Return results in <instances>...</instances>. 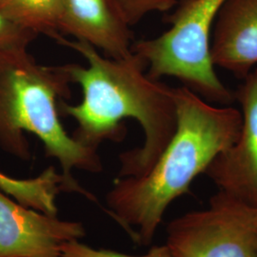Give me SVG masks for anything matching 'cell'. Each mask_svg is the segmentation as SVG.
<instances>
[{"label": "cell", "instance_id": "6da1fadb", "mask_svg": "<svg viewBox=\"0 0 257 257\" xmlns=\"http://www.w3.org/2000/svg\"><path fill=\"white\" fill-rule=\"evenodd\" d=\"M55 41L80 54L88 65H64L71 82L82 88L79 104L59 102L62 113L77 123L74 139L97 149L104 140L120 141L125 138L122 120H137L144 133V143L120 155L117 177L145 175L175 135V88L152 78L145 61L133 51L128 56L115 59L102 56L85 41L68 40L63 36Z\"/></svg>", "mask_w": 257, "mask_h": 257}, {"label": "cell", "instance_id": "7a4b0ae2", "mask_svg": "<svg viewBox=\"0 0 257 257\" xmlns=\"http://www.w3.org/2000/svg\"><path fill=\"white\" fill-rule=\"evenodd\" d=\"M175 93L176 130L165 150L145 175L117 178L106 195L112 218L141 246L152 243L168 207L236 141L242 125L236 108L206 101L185 86Z\"/></svg>", "mask_w": 257, "mask_h": 257}, {"label": "cell", "instance_id": "3957f363", "mask_svg": "<svg viewBox=\"0 0 257 257\" xmlns=\"http://www.w3.org/2000/svg\"><path fill=\"white\" fill-rule=\"evenodd\" d=\"M70 76L62 66L39 64L25 50L0 52V146L11 155L28 160L30 147L24 132L41 140L48 157L62 169L67 193H78L95 201L72 175L74 169L100 173L96 149L86 146L63 128L58 98L69 97Z\"/></svg>", "mask_w": 257, "mask_h": 257}, {"label": "cell", "instance_id": "277c9868", "mask_svg": "<svg viewBox=\"0 0 257 257\" xmlns=\"http://www.w3.org/2000/svg\"><path fill=\"white\" fill-rule=\"evenodd\" d=\"M227 0H189L168 19L159 37L134 42L132 51L147 65L155 79L175 77L206 101L227 106L234 94L221 81L211 58L212 29Z\"/></svg>", "mask_w": 257, "mask_h": 257}, {"label": "cell", "instance_id": "5b68a950", "mask_svg": "<svg viewBox=\"0 0 257 257\" xmlns=\"http://www.w3.org/2000/svg\"><path fill=\"white\" fill-rule=\"evenodd\" d=\"M174 257H257V238L218 192L201 211L187 212L167 227Z\"/></svg>", "mask_w": 257, "mask_h": 257}, {"label": "cell", "instance_id": "8992f818", "mask_svg": "<svg viewBox=\"0 0 257 257\" xmlns=\"http://www.w3.org/2000/svg\"><path fill=\"white\" fill-rule=\"evenodd\" d=\"M242 125L236 141L211 162L206 175L219 192L249 206L257 205V68L234 93Z\"/></svg>", "mask_w": 257, "mask_h": 257}, {"label": "cell", "instance_id": "52a82bcc", "mask_svg": "<svg viewBox=\"0 0 257 257\" xmlns=\"http://www.w3.org/2000/svg\"><path fill=\"white\" fill-rule=\"evenodd\" d=\"M85 235L82 223L25 207L0 190V257H61L62 244Z\"/></svg>", "mask_w": 257, "mask_h": 257}, {"label": "cell", "instance_id": "ba28073f", "mask_svg": "<svg viewBox=\"0 0 257 257\" xmlns=\"http://www.w3.org/2000/svg\"><path fill=\"white\" fill-rule=\"evenodd\" d=\"M60 32L88 42L110 58L132 53V33L115 0H63Z\"/></svg>", "mask_w": 257, "mask_h": 257}, {"label": "cell", "instance_id": "9c48e42d", "mask_svg": "<svg viewBox=\"0 0 257 257\" xmlns=\"http://www.w3.org/2000/svg\"><path fill=\"white\" fill-rule=\"evenodd\" d=\"M211 62L239 77L257 65V0H227L211 39Z\"/></svg>", "mask_w": 257, "mask_h": 257}, {"label": "cell", "instance_id": "30bf717a", "mask_svg": "<svg viewBox=\"0 0 257 257\" xmlns=\"http://www.w3.org/2000/svg\"><path fill=\"white\" fill-rule=\"evenodd\" d=\"M63 0H0V10L13 21L55 40L62 37Z\"/></svg>", "mask_w": 257, "mask_h": 257}, {"label": "cell", "instance_id": "8fae6325", "mask_svg": "<svg viewBox=\"0 0 257 257\" xmlns=\"http://www.w3.org/2000/svg\"><path fill=\"white\" fill-rule=\"evenodd\" d=\"M189 0H115L120 13L128 26L138 24L154 13H164Z\"/></svg>", "mask_w": 257, "mask_h": 257}, {"label": "cell", "instance_id": "7c38bea8", "mask_svg": "<svg viewBox=\"0 0 257 257\" xmlns=\"http://www.w3.org/2000/svg\"><path fill=\"white\" fill-rule=\"evenodd\" d=\"M61 257H174L167 245L155 246L146 254L130 255L107 248H94L74 240L60 246Z\"/></svg>", "mask_w": 257, "mask_h": 257}, {"label": "cell", "instance_id": "4fadbf2b", "mask_svg": "<svg viewBox=\"0 0 257 257\" xmlns=\"http://www.w3.org/2000/svg\"><path fill=\"white\" fill-rule=\"evenodd\" d=\"M37 36V33L10 19L0 10V52L28 49Z\"/></svg>", "mask_w": 257, "mask_h": 257}, {"label": "cell", "instance_id": "5bb4252c", "mask_svg": "<svg viewBox=\"0 0 257 257\" xmlns=\"http://www.w3.org/2000/svg\"><path fill=\"white\" fill-rule=\"evenodd\" d=\"M220 193L225 196L230 208L238 215L239 218L245 223V225L248 227L257 238V205L256 206L246 205V204L237 201L236 199L227 195L226 193H222V192Z\"/></svg>", "mask_w": 257, "mask_h": 257}, {"label": "cell", "instance_id": "9a60e30c", "mask_svg": "<svg viewBox=\"0 0 257 257\" xmlns=\"http://www.w3.org/2000/svg\"><path fill=\"white\" fill-rule=\"evenodd\" d=\"M0 175H1V172H0Z\"/></svg>", "mask_w": 257, "mask_h": 257}]
</instances>
